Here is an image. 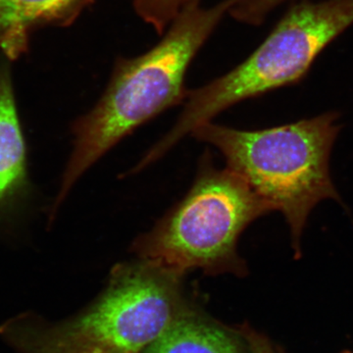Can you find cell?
I'll return each mask as SVG.
<instances>
[{
	"mask_svg": "<svg viewBox=\"0 0 353 353\" xmlns=\"http://www.w3.org/2000/svg\"><path fill=\"white\" fill-rule=\"evenodd\" d=\"M234 0L189 7L163 39L139 57H119L92 110L74 122V148L51 209L53 219L77 181L113 146L166 109L187 99L185 78L194 58L229 13Z\"/></svg>",
	"mask_w": 353,
	"mask_h": 353,
	"instance_id": "cell-1",
	"label": "cell"
},
{
	"mask_svg": "<svg viewBox=\"0 0 353 353\" xmlns=\"http://www.w3.org/2000/svg\"><path fill=\"white\" fill-rule=\"evenodd\" d=\"M338 116L328 112L260 131L208 122L192 134L219 150L228 168L243 176L273 210L285 215L292 248L299 256L311 210L323 199L341 202L330 174V155L341 129Z\"/></svg>",
	"mask_w": 353,
	"mask_h": 353,
	"instance_id": "cell-2",
	"label": "cell"
},
{
	"mask_svg": "<svg viewBox=\"0 0 353 353\" xmlns=\"http://www.w3.org/2000/svg\"><path fill=\"white\" fill-rule=\"evenodd\" d=\"M353 25V0L296 2L250 57L226 75L188 92L170 131L148 150L145 166L183 137L239 102L301 82L330 43Z\"/></svg>",
	"mask_w": 353,
	"mask_h": 353,
	"instance_id": "cell-3",
	"label": "cell"
},
{
	"mask_svg": "<svg viewBox=\"0 0 353 353\" xmlns=\"http://www.w3.org/2000/svg\"><path fill=\"white\" fill-rule=\"evenodd\" d=\"M185 274L153 260L116 265L85 311L53 328L12 334L25 353H143L188 305Z\"/></svg>",
	"mask_w": 353,
	"mask_h": 353,
	"instance_id": "cell-4",
	"label": "cell"
},
{
	"mask_svg": "<svg viewBox=\"0 0 353 353\" xmlns=\"http://www.w3.org/2000/svg\"><path fill=\"white\" fill-rule=\"evenodd\" d=\"M271 211L243 176L228 167L216 168L205 155L189 192L134 240L132 252L183 274L199 269L209 275H245L239 239Z\"/></svg>",
	"mask_w": 353,
	"mask_h": 353,
	"instance_id": "cell-5",
	"label": "cell"
},
{
	"mask_svg": "<svg viewBox=\"0 0 353 353\" xmlns=\"http://www.w3.org/2000/svg\"><path fill=\"white\" fill-rule=\"evenodd\" d=\"M29 192L27 150L14 95L10 60L0 58V216Z\"/></svg>",
	"mask_w": 353,
	"mask_h": 353,
	"instance_id": "cell-6",
	"label": "cell"
},
{
	"mask_svg": "<svg viewBox=\"0 0 353 353\" xmlns=\"http://www.w3.org/2000/svg\"><path fill=\"white\" fill-rule=\"evenodd\" d=\"M94 0H0V51L17 59L39 28L66 27Z\"/></svg>",
	"mask_w": 353,
	"mask_h": 353,
	"instance_id": "cell-7",
	"label": "cell"
},
{
	"mask_svg": "<svg viewBox=\"0 0 353 353\" xmlns=\"http://www.w3.org/2000/svg\"><path fill=\"white\" fill-rule=\"evenodd\" d=\"M243 334L212 321L190 304L143 353H248Z\"/></svg>",
	"mask_w": 353,
	"mask_h": 353,
	"instance_id": "cell-8",
	"label": "cell"
},
{
	"mask_svg": "<svg viewBox=\"0 0 353 353\" xmlns=\"http://www.w3.org/2000/svg\"><path fill=\"white\" fill-rule=\"evenodd\" d=\"M199 4V0H132L134 11L159 34L185 9Z\"/></svg>",
	"mask_w": 353,
	"mask_h": 353,
	"instance_id": "cell-9",
	"label": "cell"
},
{
	"mask_svg": "<svg viewBox=\"0 0 353 353\" xmlns=\"http://www.w3.org/2000/svg\"><path fill=\"white\" fill-rule=\"evenodd\" d=\"M287 0H234L229 13L234 19L250 25H261L274 9Z\"/></svg>",
	"mask_w": 353,
	"mask_h": 353,
	"instance_id": "cell-10",
	"label": "cell"
},
{
	"mask_svg": "<svg viewBox=\"0 0 353 353\" xmlns=\"http://www.w3.org/2000/svg\"><path fill=\"white\" fill-rule=\"evenodd\" d=\"M250 353H279L270 341L261 334L255 333L252 330L245 329L241 331Z\"/></svg>",
	"mask_w": 353,
	"mask_h": 353,
	"instance_id": "cell-11",
	"label": "cell"
},
{
	"mask_svg": "<svg viewBox=\"0 0 353 353\" xmlns=\"http://www.w3.org/2000/svg\"><path fill=\"white\" fill-rule=\"evenodd\" d=\"M29 353H48V352H29Z\"/></svg>",
	"mask_w": 353,
	"mask_h": 353,
	"instance_id": "cell-12",
	"label": "cell"
},
{
	"mask_svg": "<svg viewBox=\"0 0 353 353\" xmlns=\"http://www.w3.org/2000/svg\"><path fill=\"white\" fill-rule=\"evenodd\" d=\"M343 353H352V352H343Z\"/></svg>",
	"mask_w": 353,
	"mask_h": 353,
	"instance_id": "cell-13",
	"label": "cell"
}]
</instances>
